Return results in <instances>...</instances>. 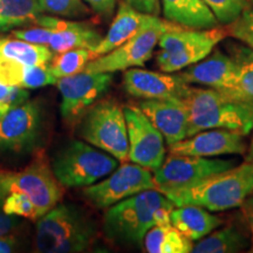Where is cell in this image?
<instances>
[{
  "mask_svg": "<svg viewBox=\"0 0 253 253\" xmlns=\"http://www.w3.org/2000/svg\"><path fill=\"white\" fill-rule=\"evenodd\" d=\"M175 205L156 189L145 190L107 209L104 235L119 244H141L156 224L170 221Z\"/></svg>",
  "mask_w": 253,
  "mask_h": 253,
  "instance_id": "1",
  "label": "cell"
},
{
  "mask_svg": "<svg viewBox=\"0 0 253 253\" xmlns=\"http://www.w3.org/2000/svg\"><path fill=\"white\" fill-rule=\"evenodd\" d=\"M184 102L190 113L188 137L207 129H226L243 136L252 131L253 100L192 87Z\"/></svg>",
  "mask_w": 253,
  "mask_h": 253,
  "instance_id": "2",
  "label": "cell"
},
{
  "mask_svg": "<svg viewBox=\"0 0 253 253\" xmlns=\"http://www.w3.org/2000/svg\"><path fill=\"white\" fill-rule=\"evenodd\" d=\"M97 239L94 220L77 205L58 204L37 221L34 251L79 253L89 250Z\"/></svg>",
  "mask_w": 253,
  "mask_h": 253,
  "instance_id": "3",
  "label": "cell"
},
{
  "mask_svg": "<svg viewBox=\"0 0 253 253\" xmlns=\"http://www.w3.org/2000/svg\"><path fill=\"white\" fill-rule=\"evenodd\" d=\"M253 192V163H242L189 188L164 194L175 207L197 205L211 212L238 208Z\"/></svg>",
  "mask_w": 253,
  "mask_h": 253,
  "instance_id": "4",
  "label": "cell"
},
{
  "mask_svg": "<svg viewBox=\"0 0 253 253\" xmlns=\"http://www.w3.org/2000/svg\"><path fill=\"white\" fill-rule=\"evenodd\" d=\"M227 36L225 28L195 30L171 24L161 34L156 56L162 72L173 73L195 65L207 58L218 42Z\"/></svg>",
  "mask_w": 253,
  "mask_h": 253,
  "instance_id": "5",
  "label": "cell"
},
{
  "mask_svg": "<svg viewBox=\"0 0 253 253\" xmlns=\"http://www.w3.org/2000/svg\"><path fill=\"white\" fill-rule=\"evenodd\" d=\"M119 161L106 151L97 150L86 142L72 141L53 158V172L66 188H86L110 175Z\"/></svg>",
  "mask_w": 253,
  "mask_h": 253,
  "instance_id": "6",
  "label": "cell"
},
{
  "mask_svg": "<svg viewBox=\"0 0 253 253\" xmlns=\"http://www.w3.org/2000/svg\"><path fill=\"white\" fill-rule=\"evenodd\" d=\"M80 136L87 143L128 162L129 143L123 108L115 101H101L84 114Z\"/></svg>",
  "mask_w": 253,
  "mask_h": 253,
  "instance_id": "7",
  "label": "cell"
},
{
  "mask_svg": "<svg viewBox=\"0 0 253 253\" xmlns=\"http://www.w3.org/2000/svg\"><path fill=\"white\" fill-rule=\"evenodd\" d=\"M9 192L27 196L39 217L56 207L62 198L61 184L42 156L34 158L19 171H0V197Z\"/></svg>",
  "mask_w": 253,
  "mask_h": 253,
  "instance_id": "8",
  "label": "cell"
},
{
  "mask_svg": "<svg viewBox=\"0 0 253 253\" xmlns=\"http://www.w3.org/2000/svg\"><path fill=\"white\" fill-rule=\"evenodd\" d=\"M235 167L231 160L170 154L158 169L153 171L156 190L162 194L189 188L209 177Z\"/></svg>",
  "mask_w": 253,
  "mask_h": 253,
  "instance_id": "9",
  "label": "cell"
},
{
  "mask_svg": "<svg viewBox=\"0 0 253 253\" xmlns=\"http://www.w3.org/2000/svg\"><path fill=\"white\" fill-rule=\"evenodd\" d=\"M151 189H156L151 170L132 162H123L106 179L86 186L84 195L95 208L108 209L123 199Z\"/></svg>",
  "mask_w": 253,
  "mask_h": 253,
  "instance_id": "10",
  "label": "cell"
},
{
  "mask_svg": "<svg viewBox=\"0 0 253 253\" xmlns=\"http://www.w3.org/2000/svg\"><path fill=\"white\" fill-rule=\"evenodd\" d=\"M113 73L82 71L56 81L61 94V116L68 125H75L84 118L91 106L108 90Z\"/></svg>",
  "mask_w": 253,
  "mask_h": 253,
  "instance_id": "11",
  "label": "cell"
},
{
  "mask_svg": "<svg viewBox=\"0 0 253 253\" xmlns=\"http://www.w3.org/2000/svg\"><path fill=\"white\" fill-rule=\"evenodd\" d=\"M171 24L167 20L161 25L144 28L118 48L91 60L87 63L84 71L90 73H114L142 67L153 55L161 34Z\"/></svg>",
  "mask_w": 253,
  "mask_h": 253,
  "instance_id": "12",
  "label": "cell"
},
{
  "mask_svg": "<svg viewBox=\"0 0 253 253\" xmlns=\"http://www.w3.org/2000/svg\"><path fill=\"white\" fill-rule=\"evenodd\" d=\"M129 143V161L155 171L166 160L164 137L137 106L123 108Z\"/></svg>",
  "mask_w": 253,
  "mask_h": 253,
  "instance_id": "13",
  "label": "cell"
},
{
  "mask_svg": "<svg viewBox=\"0 0 253 253\" xmlns=\"http://www.w3.org/2000/svg\"><path fill=\"white\" fill-rule=\"evenodd\" d=\"M123 87L126 93L143 100L185 101L192 89L191 84L179 74L157 73L141 68H129L123 75Z\"/></svg>",
  "mask_w": 253,
  "mask_h": 253,
  "instance_id": "14",
  "label": "cell"
},
{
  "mask_svg": "<svg viewBox=\"0 0 253 253\" xmlns=\"http://www.w3.org/2000/svg\"><path fill=\"white\" fill-rule=\"evenodd\" d=\"M41 109L34 101L12 107L0 115V145L21 151L36 143L41 130Z\"/></svg>",
  "mask_w": 253,
  "mask_h": 253,
  "instance_id": "15",
  "label": "cell"
},
{
  "mask_svg": "<svg viewBox=\"0 0 253 253\" xmlns=\"http://www.w3.org/2000/svg\"><path fill=\"white\" fill-rule=\"evenodd\" d=\"M245 136L226 129H207L169 145L170 154L217 157L246 153Z\"/></svg>",
  "mask_w": 253,
  "mask_h": 253,
  "instance_id": "16",
  "label": "cell"
},
{
  "mask_svg": "<svg viewBox=\"0 0 253 253\" xmlns=\"http://www.w3.org/2000/svg\"><path fill=\"white\" fill-rule=\"evenodd\" d=\"M137 107L169 145L188 137L190 113L181 100H142Z\"/></svg>",
  "mask_w": 253,
  "mask_h": 253,
  "instance_id": "17",
  "label": "cell"
},
{
  "mask_svg": "<svg viewBox=\"0 0 253 253\" xmlns=\"http://www.w3.org/2000/svg\"><path fill=\"white\" fill-rule=\"evenodd\" d=\"M179 75L189 84H203L230 93L236 86L238 63L231 54L216 50L212 55L195 63Z\"/></svg>",
  "mask_w": 253,
  "mask_h": 253,
  "instance_id": "18",
  "label": "cell"
},
{
  "mask_svg": "<svg viewBox=\"0 0 253 253\" xmlns=\"http://www.w3.org/2000/svg\"><path fill=\"white\" fill-rule=\"evenodd\" d=\"M34 25L50 28L53 31L47 46L54 54L75 48L94 50L103 38L96 30L87 25L50 15H39L34 21Z\"/></svg>",
  "mask_w": 253,
  "mask_h": 253,
  "instance_id": "19",
  "label": "cell"
},
{
  "mask_svg": "<svg viewBox=\"0 0 253 253\" xmlns=\"http://www.w3.org/2000/svg\"><path fill=\"white\" fill-rule=\"evenodd\" d=\"M163 21L156 15L142 13L126 2H121L107 34L102 38L99 46L91 50L93 60L118 48L144 28L161 25Z\"/></svg>",
  "mask_w": 253,
  "mask_h": 253,
  "instance_id": "20",
  "label": "cell"
},
{
  "mask_svg": "<svg viewBox=\"0 0 253 253\" xmlns=\"http://www.w3.org/2000/svg\"><path fill=\"white\" fill-rule=\"evenodd\" d=\"M164 18L179 26L209 30L218 26L214 17L204 0H162Z\"/></svg>",
  "mask_w": 253,
  "mask_h": 253,
  "instance_id": "21",
  "label": "cell"
},
{
  "mask_svg": "<svg viewBox=\"0 0 253 253\" xmlns=\"http://www.w3.org/2000/svg\"><path fill=\"white\" fill-rule=\"evenodd\" d=\"M170 221L192 242H198L223 224L219 217L197 205L175 207L170 212Z\"/></svg>",
  "mask_w": 253,
  "mask_h": 253,
  "instance_id": "22",
  "label": "cell"
},
{
  "mask_svg": "<svg viewBox=\"0 0 253 253\" xmlns=\"http://www.w3.org/2000/svg\"><path fill=\"white\" fill-rule=\"evenodd\" d=\"M56 81L58 79L50 73L48 65L28 66L0 60V82L7 86L37 89L55 84Z\"/></svg>",
  "mask_w": 253,
  "mask_h": 253,
  "instance_id": "23",
  "label": "cell"
},
{
  "mask_svg": "<svg viewBox=\"0 0 253 253\" xmlns=\"http://www.w3.org/2000/svg\"><path fill=\"white\" fill-rule=\"evenodd\" d=\"M143 242L145 251L149 253H190L194 248L192 240L177 230L171 221L154 225Z\"/></svg>",
  "mask_w": 253,
  "mask_h": 253,
  "instance_id": "24",
  "label": "cell"
},
{
  "mask_svg": "<svg viewBox=\"0 0 253 253\" xmlns=\"http://www.w3.org/2000/svg\"><path fill=\"white\" fill-rule=\"evenodd\" d=\"M54 53L48 46L37 45L18 38H0V60L28 66L48 65Z\"/></svg>",
  "mask_w": 253,
  "mask_h": 253,
  "instance_id": "25",
  "label": "cell"
},
{
  "mask_svg": "<svg viewBox=\"0 0 253 253\" xmlns=\"http://www.w3.org/2000/svg\"><path fill=\"white\" fill-rule=\"evenodd\" d=\"M250 240L236 225L212 231L194 245V253H233L249 249Z\"/></svg>",
  "mask_w": 253,
  "mask_h": 253,
  "instance_id": "26",
  "label": "cell"
},
{
  "mask_svg": "<svg viewBox=\"0 0 253 253\" xmlns=\"http://www.w3.org/2000/svg\"><path fill=\"white\" fill-rule=\"evenodd\" d=\"M93 60L91 50L86 48L69 49L66 52L55 53L48 66L49 71L58 79L71 77L84 71L87 63Z\"/></svg>",
  "mask_w": 253,
  "mask_h": 253,
  "instance_id": "27",
  "label": "cell"
},
{
  "mask_svg": "<svg viewBox=\"0 0 253 253\" xmlns=\"http://www.w3.org/2000/svg\"><path fill=\"white\" fill-rule=\"evenodd\" d=\"M231 55L238 63V77L235 88L227 94L253 100V49L250 47H235Z\"/></svg>",
  "mask_w": 253,
  "mask_h": 253,
  "instance_id": "28",
  "label": "cell"
},
{
  "mask_svg": "<svg viewBox=\"0 0 253 253\" xmlns=\"http://www.w3.org/2000/svg\"><path fill=\"white\" fill-rule=\"evenodd\" d=\"M41 14L43 11L38 0H0V15L23 26L34 24Z\"/></svg>",
  "mask_w": 253,
  "mask_h": 253,
  "instance_id": "29",
  "label": "cell"
},
{
  "mask_svg": "<svg viewBox=\"0 0 253 253\" xmlns=\"http://www.w3.org/2000/svg\"><path fill=\"white\" fill-rule=\"evenodd\" d=\"M43 13L55 17L80 18L89 14V8L82 0H38Z\"/></svg>",
  "mask_w": 253,
  "mask_h": 253,
  "instance_id": "30",
  "label": "cell"
},
{
  "mask_svg": "<svg viewBox=\"0 0 253 253\" xmlns=\"http://www.w3.org/2000/svg\"><path fill=\"white\" fill-rule=\"evenodd\" d=\"M208 7L212 11L218 23L229 25L242 14V12L250 6L249 0H204Z\"/></svg>",
  "mask_w": 253,
  "mask_h": 253,
  "instance_id": "31",
  "label": "cell"
},
{
  "mask_svg": "<svg viewBox=\"0 0 253 253\" xmlns=\"http://www.w3.org/2000/svg\"><path fill=\"white\" fill-rule=\"evenodd\" d=\"M2 209L11 216L28 218L33 220H38L40 218L31 199L19 192H9L2 196Z\"/></svg>",
  "mask_w": 253,
  "mask_h": 253,
  "instance_id": "32",
  "label": "cell"
},
{
  "mask_svg": "<svg viewBox=\"0 0 253 253\" xmlns=\"http://www.w3.org/2000/svg\"><path fill=\"white\" fill-rule=\"evenodd\" d=\"M227 36L242 41L253 49V8L248 6L233 23L226 25Z\"/></svg>",
  "mask_w": 253,
  "mask_h": 253,
  "instance_id": "33",
  "label": "cell"
},
{
  "mask_svg": "<svg viewBox=\"0 0 253 253\" xmlns=\"http://www.w3.org/2000/svg\"><path fill=\"white\" fill-rule=\"evenodd\" d=\"M28 97H30V94L26 89L7 86L0 82V115L5 114L12 107L24 103L28 100Z\"/></svg>",
  "mask_w": 253,
  "mask_h": 253,
  "instance_id": "34",
  "label": "cell"
},
{
  "mask_svg": "<svg viewBox=\"0 0 253 253\" xmlns=\"http://www.w3.org/2000/svg\"><path fill=\"white\" fill-rule=\"evenodd\" d=\"M53 31L50 28L38 26L23 28V30L12 31V37L18 39L28 41V42L37 43V45H48Z\"/></svg>",
  "mask_w": 253,
  "mask_h": 253,
  "instance_id": "35",
  "label": "cell"
},
{
  "mask_svg": "<svg viewBox=\"0 0 253 253\" xmlns=\"http://www.w3.org/2000/svg\"><path fill=\"white\" fill-rule=\"evenodd\" d=\"M123 1L130 5L132 8L142 12V13L156 15V17L160 14V0H123Z\"/></svg>",
  "mask_w": 253,
  "mask_h": 253,
  "instance_id": "36",
  "label": "cell"
},
{
  "mask_svg": "<svg viewBox=\"0 0 253 253\" xmlns=\"http://www.w3.org/2000/svg\"><path fill=\"white\" fill-rule=\"evenodd\" d=\"M19 226L17 216H11L6 213L2 209V198L0 197V237L12 235Z\"/></svg>",
  "mask_w": 253,
  "mask_h": 253,
  "instance_id": "37",
  "label": "cell"
},
{
  "mask_svg": "<svg viewBox=\"0 0 253 253\" xmlns=\"http://www.w3.org/2000/svg\"><path fill=\"white\" fill-rule=\"evenodd\" d=\"M95 13L102 17H110L115 8L116 0H84Z\"/></svg>",
  "mask_w": 253,
  "mask_h": 253,
  "instance_id": "38",
  "label": "cell"
},
{
  "mask_svg": "<svg viewBox=\"0 0 253 253\" xmlns=\"http://www.w3.org/2000/svg\"><path fill=\"white\" fill-rule=\"evenodd\" d=\"M18 250V240L12 235L0 237V253H9Z\"/></svg>",
  "mask_w": 253,
  "mask_h": 253,
  "instance_id": "39",
  "label": "cell"
},
{
  "mask_svg": "<svg viewBox=\"0 0 253 253\" xmlns=\"http://www.w3.org/2000/svg\"><path fill=\"white\" fill-rule=\"evenodd\" d=\"M240 207H242L243 214H244L246 223H248L250 230H251L253 235V192L243 202V204Z\"/></svg>",
  "mask_w": 253,
  "mask_h": 253,
  "instance_id": "40",
  "label": "cell"
},
{
  "mask_svg": "<svg viewBox=\"0 0 253 253\" xmlns=\"http://www.w3.org/2000/svg\"><path fill=\"white\" fill-rule=\"evenodd\" d=\"M21 26H23V25H21L20 23H18V21L9 20V19H6L0 15V33H2V32L12 31V30H14V28H18Z\"/></svg>",
  "mask_w": 253,
  "mask_h": 253,
  "instance_id": "41",
  "label": "cell"
},
{
  "mask_svg": "<svg viewBox=\"0 0 253 253\" xmlns=\"http://www.w3.org/2000/svg\"><path fill=\"white\" fill-rule=\"evenodd\" d=\"M245 161H246V162L253 163V137H252L251 144H250V147H249V149H248V153H246Z\"/></svg>",
  "mask_w": 253,
  "mask_h": 253,
  "instance_id": "42",
  "label": "cell"
},
{
  "mask_svg": "<svg viewBox=\"0 0 253 253\" xmlns=\"http://www.w3.org/2000/svg\"><path fill=\"white\" fill-rule=\"evenodd\" d=\"M250 252H253V245H252V248H251V250H250Z\"/></svg>",
  "mask_w": 253,
  "mask_h": 253,
  "instance_id": "43",
  "label": "cell"
},
{
  "mask_svg": "<svg viewBox=\"0 0 253 253\" xmlns=\"http://www.w3.org/2000/svg\"><path fill=\"white\" fill-rule=\"evenodd\" d=\"M250 2H251V4H253V0H250Z\"/></svg>",
  "mask_w": 253,
  "mask_h": 253,
  "instance_id": "44",
  "label": "cell"
},
{
  "mask_svg": "<svg viewBox=\"0 0 253 253\" xmlns=\"http://www.w3.org/2000/svg\"><path fill=\"white\" fill-rule=\"evenodd\" d=\"M249 1H250V0H249Z\"/></svg>",
  "mask_w": 253,
  "mask_h": 253,
  "instance_id": "45",
  "label": "cell"
}]
</instances>
